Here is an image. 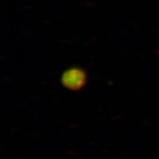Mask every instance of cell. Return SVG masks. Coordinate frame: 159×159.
Listing matches in <instances>:
<instances>
[{
    "instance_id": "obj_1",
    "label": "cell",
    "mask_w": 159,
    "mask_h": 159,
    "mask_svg": "<svg viewBox=\"0 0 159 159\" xmlns=\"http://www.w3.org/2000/svg\"><path fill=\"white\" fill-rule=\"evenodd\" d=\"M86 74L85 72L80 68L68 69L66 71L62 76L63 84L70 89H79L85 83Z\"/></svg>"
}]
</instances>
